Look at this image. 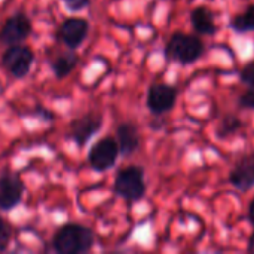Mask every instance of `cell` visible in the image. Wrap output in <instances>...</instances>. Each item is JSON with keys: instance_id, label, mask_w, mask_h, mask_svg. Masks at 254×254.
I'll list each match as a JSON object with an SVG mask.
<instances>
[{"instance_id": "4fadbf2b", "label": "cell", "mask_w": 254, "mask_h": 254, "mask_svg": "<svg viewBox=\"0 0 254 254\" xmlns=\"http://www.w3.org/2000/svg\"><path fill=\"white\" fill-rule=\"evenodd\" d=\"M190 24L193 31L202 36H213L219 30L214 13L207 6H198L190 12Z\"/></svg>"}, {"instance_id": "2e32d148", "label": "cell", "mask_w": 254, "mask_h": 254, "mask_svg": "<svg viewBox=\"0 0 254 254\" xmlns=\"http://www.w3.org/2000/svg\"><path fill=\"white\" fill-rule=\"evenodd\" d=\"M229 25L235 33H252V31H254V3L249 4L243 12L237 13L231 19Z\"/></svg>"}, {"instance_id": "30bf717a", "label": "cell", "mask_w": 254, "mask_h": 254, "mask_svg": "<svg viewBox=\"0 0 254 254\" xmlns=\"http://www.w3.org/2000/svg\"><path fill=\"white\" fill-rule=\"evenodd\" d=\"M89 33V22L83 18H68L65 19L57 31L58 40H61L70 49L79 48Z\"/></svg>"}, {"instance_id": "52a82bcc", "label": "cell", "mask_w": 254, "mask_h": 254, "mask_svg": "<svg viewBox=\"0 0 254 254\" xmlns=\"http://www.w3.org/2000/svg\"><path fill=\"white\" fill-rule=\"evenodd\" d=\"M33 25L25 13H15L9 16L0 27V43L10 46L22 43L31 34Z\"/></svg>"}, {"instance_id": "d6986e66", "label": "cell", "mask_w": 254, "mask_h": 254, "mask_svg": "<svg viewBox=\"0 0 254 254\" xmlns=\"http://www.w3.org/2000/svg\"><path fill=\"white\" fill-rule=\"evenodd\" d=\"M240 80L247 86L254 83V61L247 63L241 70H240Z\"/></svg>"}, {"instance_id": "7402d4cb", "label": "cell", "mask_w": 254, "mask_h": 254, "mask_svg": "<svg viewBox=\"0 0 254 254\" xmlns=\"http://www.w3.org/2000/svg\"><path fill=\"white\" fill-rule=\"evenodd\" d=\"M247 219H249V222H250V223L254 226V196H253V199H252V202H250V205H249Z\"/></svg>"}, {"instance_id": "ac0fdd59", "label": "cell", "mask_w": 254, "mask_h": 254, "mask_svg": "<svg viewBox=\"0 0 254 254\" xmlns=\"http://www.w3.org/2000/svg\"><path fill=\"white\" fill-rule=\"evenodd\" d=\"M12 238V231L9 228V225L4 222V219L0 217V252H4L9 247Z\"/></svg>"}, {"instance_id": "8fae6325", "label": "cell", "mask_w": 254, "mask_h": 254, "mask_svg": "<svg viewBox=\"0 0 254 254\" xmlns=\"http://www.w3.org/2000/svg\"><path fill=\"white\" fill-rule=\"evenodd\" d=\"M229 183L241 190L249 192L254 186V153L241 156L229 173Z\"/></svg>"}, {"instance_id": "7a4b0ae2", "label": "cell", "mask_w": 254, "mask_h": 254, "mask_svg": "<svg viewBox=\"0 0 254 254\" xmlns=\"http://www.w3.org/2000/svg\"><path fill=\"white\" fill-rule=\"evenodd\" d=\"M94 232L79 223H67L57 229L52 238V247L60 254H82L94 246Z\"/></svg>"}, {"instance_id": "5b68a950", "label": "cell", "mask_w": 254, "mask_h": 254, "mask_svg": "<svg viewBox=\"0 0 254 254\" xmlns=\"http://www.w3.org/2000/svg\"><path fill=\"white\" fill-rule=\"evenodd\" d=\"M118 156H119V146L116 138L104 137L89 149L88 161L92 170H95L97 173H103L115 167Z\"/></svg>"}, {"instance_id": "7c38bea8", "label": "cell", "mask_w": 254, "mask_h": 254, "mask_svg": "<svg viewBox=\"0 0 254 254\" xmlns=\"http://www.w3.org/2000/svg\"><path fill=\"white\" fill-rule=\"evenodd\" d=\"M116 141L119 146V155L125 158L134 155L141 143L137 125L132 122H122L116 128Z\"/></svg>"}, {"instance_id": "ffe728a7", "label": "cell", "mask_w": 254, "mask_h": 254, "mask_svg": "<svg viewBox=\"0 0 254 254\" xmlns=\"http://www.w3.org/2000/svg\"><path fill=\"white\" fill-rule=\"evenodd\" d=\"M65 7L71 12H80L86 9L91 3V0H63Z\"/></svg>"}, {"instance_id": "603a6c76", "label": "cell", "mask_w": 254, "mask_h": 254, "mask_svg": "<svg viewBox=\"0 0 254 254\" xmlns=\"http://www.w3.org/2000/svg\"><path fill=\"white\" fill-rule=\"evenodd\" d=\"M247 252H249V253L254 254V232L252 234L250 240H249V244H247Z\"/></svg>"}, {"instance_id": "44dd1931", "label": "cell", "mask_w": 254, "mask_h": 254, "mask_svg": "<svg viewBox=\"0 0 254 254\" xmlns=\"http://www.w3.org/2000/svg\"><path fill=\"white\" fill-rule=\"evenodd\" d=\"M34 115H36V116H39V118H42L43 121H52V119H54V115H52L49 110L43 109V107H37Z\"/></svg>"}, {"instance_id": "ba28073f", "label": "cell", "mask_w": 254, "mask_h": 254, "mask_svg": "<svg viewBox=\"0 0 254 254\" xmlns=\"http://www.w3.org/2000/svg\"><path fill=\"white\" fill-rule=\"evenodd\" d=\"M24 183L19 176L10 171H4L0 176V210L12 211L21 204L24 195Z\"/></svg>"}, {"instance_id": "8992f818", "label": "cell", "mask_w": 254, "mask_h": 254, "mask_svg": "<svg viewBox=\"0 0 254 254\" xmlns=\"http://www.w3.org/2000/svg\"><path fill=\"white\" fill-rule=\"evenodd\" d=\"M179 91L168 83H153L147 91V109L153 115H165L174 109Z\"/></svg>"}, {"instance_id": "e0dca14e", "label": "cell", "mask_w": 254, "mask_h": 254, "mask_svg": "<svg viewBox=\"0 0 254 254\" xmlns=\"http://www.w3.org/2000/svg\"><path fill=\"white\" fill-rule=\"evenodd\" d=\"M238 104H240L241 109L254 110V83L247 85V89L238 98Z\"/></svg>"}, {"instance_id": "3957f363", "label": "cell", "mask_w": 254, "mask_h": 254, "mask_svg": "<svg viewBox=\"0 0 254 254\" xmlns=\"http://www.w3.org/2000/svg\"><path fill=\"white\" fill-rule=\"evenodd\" d=\"M147 190L144 180V168L140 165H129L122 168L113 183V192L116 196L128 201L138 202L144 198Z\"/></svg>"}, {"instance_id": "9c48e42d", "label": "cell", "mask_w": 254, "mask_h": 254, "mask_svg": "<svg viewBox=\"0 0 254 254\" xmlns=\"http://www.w3.org/2000/svg\"><path fill=\"white\" fill-rule=\"evenodd\" d=\"M103 127V116L91 112L76 118L70 124V137L77 146H85Z\"/></svg>"}, {"instance_id": "277c9868", "label": "cell", "mask_w": 254, "mask_h": 254, "mask_svg": "<svg viewBox=\"0 0 254 254\" xmlns=\"http://www.w3.org/2000/svg\"><path fill=\"white\" fill-rule=\"evenodd\" d=\"M34 54L28 46L24 45H10L1 55V65L15 77L24 79L33 65Z\"/></svg>"}, {"instance_id": "6da1fadb", "label": "cell", "mask_w": 254, "mask_h": 254, "mask_svg": "<svg viewBox=\"0 0 254 254\" xmlns=\"http://www.w3.org/2000/svg\"><path fill=\"white\" fill-rule=\"evenodd\" d=\"M205 52V43L198 34H189L183 31H176L170 36L164 55L171 63H179L180 65H190L196 63Z\"/></svg>"}, {"instance_id": "9a60e30c", "label": "cell", "mask_w": 254, "mask_h": 254, "mask_svg": "<svg viewBox=\"0 0 254 254\" xmlns=\"http://www.w3.org/2000/svg\"><path fill=\"white\" fill-rule=\"evenodd\" d=\"M244 127V122L234 113H226L222 119L220 124L216 128V137L220 140L234 137L235 134H238Z\"/></svg>"}, {"instance_id": "5bb4252c", "label": "cell", "mask_w": 254, "mask_h": 254, "mask_svg": "<svg viewBox=\"0 0 254 254\" xmlns=\"http://www.w3.org/2000/svg\"><path fill=\"white\" fill-rule=\"evenodd\" d=\"M77 64H79V55L76 52H73V49H71V51L63 52L57 58H54L51 63V68L57 79H64L77 67Z\"/></svg>"}]
</instances>
